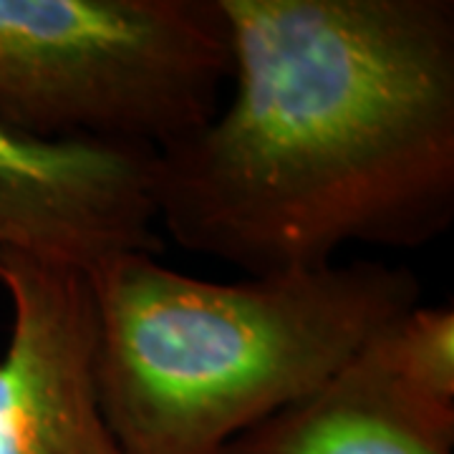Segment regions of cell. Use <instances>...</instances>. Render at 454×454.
<instances>
[{"label": "cell", "instance_id": "7a4b0ae2", "mask_svg": "<svg viewBox=\"0 0 454 454\" xmlns=\"http://www.w3.org/2000/svg\"><path fill=\"white\" fill-rule=\"evenodd\" d=\"M89 283L98 402L127 454H220L422 303L411 268L366 258L207 280L127 253Z\"/></svg>", "mask_w": 454, "mask_h": 454}, {"label": "cell", "instance_id": "277c9868", "mask_svg": "<svg viewBox=\"0 0 454 454\" xmlns=\"http://www.w3.org/2000/svg\"><path fill=\"white\" fill-rule=\"evenodd\" d=\"M154 154L98 142H41L0 121V268L13 258L91 273L160 253Z\"/></svg>", "mask_w": 454, "mask_h": 454}, {"label": "cell", "instance_id": "6da1fadb", "mask_svg": "<svg viewBox=\"0 0 454 454\" xmlns=\"http://www.w3.org/2000/svg\"><path fill=\"white\" fill-rule=\"evenodd\" d=\"M230 94L154 154L157 227L245 276L454 220L452 0H217Z\"/></svg>", "mask_w": 454, "mask_h": 454}, {"label": "cell", "instance_id": "8992f818", "mask_svg": "<svg viewBox=\"0 0 454 454\" xmlns=\"http://www.w3.org/2000/svg\"><path fill=\"white\" fill-rule=\"evenodd\" d=\"M220 454H454V429L406 402L358 351Z\"/></svg>", "mask_w": 454, "mask_h": 454}, {"label": "cell", "instance_id": "3957f363", "mask_svg": "<svg viewBox=\"0 0 454 454\" xmlns=\"http://www.w3.org/2000/svg\"><path fill=\"white\" fill-rule=\"evenodd\" d=\"M227 82L217 0H0V121L31 139L160 154Z\"/></svg>", "mask_w": 454, "mask_h": 454}, {"label": "cell", "instance_id": "5b68a950", "mask_svg": "<svg viewBox=\"0 0 454 454\" xmlns=\"http://www.w3.org/2000/svg\"><path fill=\"white\" fill-rule=\"evenodd\" d=\"M11 333L0 354V454H127L97 384L89 276L13 258L0 268Z\"/></svg>", "mask_w": 454, "mask_h": 454}, {"label": "cell", "instance_id": "52a82bcc", "mask_svg": "<svg viewBox=\"0 0 454 454\" xmlns=\"http://www.w3.org/2000/svg\"><path fill=\"white\" fill-rule=\"evenodd\" d=\"M406 402L454 429V309L450 303L399 313L361 348Z\"/></svg>", "mask_w": 454, "mask_h": 454}]
</instances>
